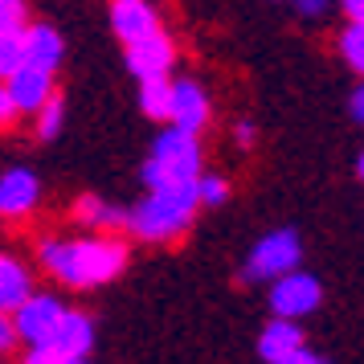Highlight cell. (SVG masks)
Returning a JSON list of instances; mask_svg holds the SVG:
<instances>
[{"label":"cell","instance_id":"12","mask_svg":"<svg viewBox=\"0 0 364 364\" xmlns=\"http://www.w3.org/2000/svg\"><path fill=\"white\" fill-rule=\"evenodd\" d=\"M53 352H62L66 360H86V352L95 348V323L82 311H66L53 331Z\"/></svg>","mask_w":364,"mask_h":364},{"label":"cell","instance_id":"15","mask_svg":"<svg viewBox=\"0 0 364 364\" xmlns=\"http://www.w3.org/2000/svg\"><path fill=\"white\" fill-rule=\"evenodd\" d=\"M29 295H33L29 291V270L17 258L0 254V311H17Z\"/></svg>","mask_w":364,"mask_h":364},{"label":"cell","instance_id":"31","mask_svg":"<svg viewBox=\"0 0 364 364\" xmlns=\"http://www.w3.org/2000/svg\"><path fill=\"white\" fill-rule=\"evenodd\" d=\"M66 364H86V360H66Z\"/></svg>","mask_w":364,"mask_h":364},{"label":"cell","instance_id":"13","mask_svg":"<svg viewBox=\"0 0 364 364\" xmlns=\"http://www.w3.org/2000/svg\"><path fill=\"white\" fill-rule=\"evenodd\" d=\"M62 62V37L53 25H29L25 29V66H37V70H58Z\"/></svg>","mask_w":364,"mask_h":364},{"label":"cell","instance_id":"20","mask_svg":"<svg viewBox=\"0 0 364 364\" xmlns=\"http://www.w3.org/2000/svg\"><path fill=\"white\" fill-rule=\"evenodd\" d=\"M340 50H344L348 66L364 74V21H352V25H348V33L340 37Z\"/></svg>","mask_w":364,"mask_h":364},{"label":"cell","instance_id":"7","mask_svg":"<svg viewBox=\"0 0 364 364\" xmlns=\"http://www.w3.org/2000/svg\"><path fill=\"white\" fill-rule=\"evenodd\" d=\"M176 62V46H172V37L164 29H156V33L139 37L127 46V70H132L139 82H148V78H168V70Z\"/></svg>","mask_w":364,"mask_h":364},{"label":"cell","instance_id":"24","mask_svg":"<svg viewBox=\"0 0 364 364\" xmlns=\"http://www.w3.org/2000/svg\"><path fill=\"white\" fill-rule=\"evenodd\" d=\"M295 9H299V17H323L331 9V0H295Z\"/></svg>","mask_w":364,"mask_h":364},{"label":"cell","instance_id":"8","mask_svg":"<svg viewBox=\"0 0 364 364\" xmlns=\"http://www.w3.org/2000/svg\"><path fill=\"white\" fill-rule=\"evenodd\" d=\"M111 29L123 46H132L160 29V13L151 9V0H111Z\"/></svg>","mask_w":364,"mask_h":364},{"label":"cell","instance_id":"11","mask_svg":"<svg viewBox=\"0 0 364 364\" xmlns=\"http://www.w3.org/2000/svg\"><path fill=\"white\" fill-rule=\"evenodd\" d=\"M4 86H9V95L17 102V111H41V102L53 95V74L37 66H21L17 74L4 78Z\"/></svg>","mask_w":364,"mask_h":364},{"label":"cell","instance_id":"23","mask_svg":"<svg viewBox=\"0 0 364 364\" xmlns=\"http://www.w3.org/2000/svg\"><path fill=\"white\" fill-rule=\"evenodd\" d=\"M17 348V328H13V315L0 311V352H13Z\"/></svg>","mask_w":364,"mask_h":364},{"label":"cell","instance_id":"17","mask_svg":"<svg viewBox=\"0 0 364 364\" xmlns=\"http://www.w3.org/2000/svg\"><path fill=\"white\" fill-rule=\"evenodd\" d=\"M139 107L148 119H168L172 111V82L168 78H148L144 90H139Z\"/></svg>","mask_w":364,"mask_h":364},{"label":"cell","instance_id":"14","mask_svg":"<svg viewBox=\"0 0 364 364\" xmlns=\"http://www.w3.org/2000/svg\"><path fill=\"white\" fill-rule=\"evenodd\" d=\"M295 348H303V331H299L295 319H274L266 323V331L258 336V356L266 364H279L282 356H291Z\"/></svg>","mask_w":364,"mask_h":364},{"label":"cell","instance_id":"18","mask_svg":"<svg viewBox=\"0 0 364 364\" xmlns=\"http://www.w3.org/2000/svg\"><path fill=\"white\" fill-rule=\"evenodd\" d=\"M25 66V29H4L0 33V78L17 74Z\"/></svg>","mask_w":364,"mask_h":364},{"label":"cell","instance_id":"19","mask_svg":"<svg viewBox=\"0 0 364 364\" xmlns=\"http://www.w3.org/2000/svg\"><path fill=\"white\" fill-rule=\"evenodd\" d=\"M37 135L41 139H53V135L62 132V115H66V107H62V99L58 95H50V99L41 102V111H37Z\"/></svg>","mask_w":364,"mask_h":364},{"label":"cell","instance_id":"27","mask_svg":"<svg viewBox=\"0 0 364 364\" xmlns=\"http://www.w3.org/2000/svg\"><path fill=\"white\" fill-rule=\"evenodd\" d=\"M233 139H237V148H250V144H254V123H237Z\"/></svg>","mask_w":364,"mask_h":364},{"label":"cell","instance_id":"26","mask_svg":"<svg viewBox=\"0 0 364 364\" xmlns=\"http://www.w3.org/2000/svg\"><path fill=\"white\" fill-rule=\"evenodd\" d=\"M279 364H328L323 356H315V352H307V348H295L291 356H282Z\"/></svg>","mask_w":364,"mask_h":364},{"label":"cell","instance_id":"28","mask_svg":"<svg viewBox=\"0 0 364 364\" xmlns=\"http://www.w3.org/2000/svg\"><path fill=\"white\" fill-rule=\"evenodd\" d=\"M340 4H344V13L352 21H364V0H340Z\"/></svg>","mask_w":364,"mask_h":364},{"label":"cell","instance_id":"10","mask_svg":"<svg viewBox=\"0 0 364 364\" xmlns=\"http://www.w3.org/2000/svg\"><path fill=\"white\" fill-rule=\"evenodd\" d=\"M168 123L181 127V132L197 135L205 123H209V99L197 82H172V111H168Z\"/></svg>","mask_w":364,"mask_h":364},{"label":"cell","instance_id":"6","mask_svg":"<svg viewBox=\"0 0 364 364\" xmlns=\"http://www.w3.org/2000/svg\"><path fill=\"white\" fill-rule=\"evenodd\" d=\"M62 315H66V307H62L53 295H29L17 311H13L17 340H25V344H33V348H50L53 331H58V323H62Z\"/></svg>","mask_w":364,"mask_h":364},{"label":"cell","instance_id":"9","mask_svg":"<svg viewBox=\"0 0 364 364\" xmlns=\"http://www.w3.org/2000/svg\"><path fill=\"white\" fill-rule=\"evenodd\" d=\"M37 197H41V181H37L29 168H9L0 176V217L33 213Z\"/></svg>","mask_w":364,"mask_h":364},{"label":"cell","instance_id":"1","mask_svg":"<svg viewBox=\"0 0 364 364\" xmlns=\"http://www.w3.org/2000/svg\"><path fill=\"white\" fill-rule=\"evenodd\" d=\"M41 262L66 287H99L127 266V246L115 237H82V242H41Z\"/></svg>","mask_w":364,"mask_h":364},{"label":"cell","instance_id":"2","mask_svg":"<svg viewBox=\"0 0 364 364\" xmlns=\"http://www.w3.org/2000/svg\"><path fill=\"white\" fill-rule=\"evenodd\" d=\"M200 200H197V181L188 184H164V188H151L148 197L127 213V230L144 242H168L193 225Z\"/></svg>","mask_w":364,"mask_h":364},{"label":"cell","instance_id":"16","mask_svg":"<svg viewBox=\"0 0 364 364\" xmlns=\"http://www.w3.org/2000/svg\"><path fill=\"white\" fill-rule=\"evenodd\" d=\"M74 217L86 221V225H95V230H119V225H127V213L119 205H107L102 197H82L74 205Z\"/></svg>","mask_w":364,"mask_h":364},{"label":"cell","instance_id":"5","mask_svg":"<svg viewBox=\"0 0 364 364\" xmlns=\"http://www.w3.org/2000/svg\"><path fill=\"white\" fill-rule=\"evenodd\" d=\"M319 299H323L319 279L303 274L299 266L287 270V274H279L274 287H270V307H274L279 319H303V315H311L315 307H319Z\"/></svg>","mask_w":364,"mask_h":364},{"label":"cell","instance_id":"22","mask_svg":"<svg viewBox=\"0 0 364 364\" xmlns=\"http://www.w3.org/2000/svg\"><path fill=\"white\" fill-rule=\"evenodd\" d=\"M21 111H17V102H13V95H9V86L0 82V132L4 127H13V119H17Z\"/></svg>","mask_w":364,"mask_h":364},{"label":"cell","instance_id":"21","mask_svg":"<svg viewBox=\"0 0 364 364\" xmlns=\"http://www.w3.org/2000/svg\"><path fill=\"white\" fill-rule=\"evenodd\" d=\"M225 197H230L225 176H197V200L200 205H221Z\"/></svg>","mask_w":364,"mask_h":364},{"label":"cell","instance_id":"3","mask_svg":"<svg viewBox=\"0 0 364 364\" xmlns=\"http://www.w3.org/2000/svg\"><path fill=\"white\" fill-rule=\"evenodd\" d=\"M200 176V144L193 132L168 127L156 135L151 156L144 164V184L148 188H164V184H188Z\"/></svg>","mask_w":364,"mask_h":364},{"label":"cell","instance_id":"25","mask_svg":"<svg viewBox=\"0 0 364 364\" xmlns=\"http://www.w3.org/2000/svg\"><path fill=\"white\" fill-rule=\"evenodd\" d=\"M25 364H66V356L53 352V348H33V352L25 356Z\"/></svg>","mask_w":364,"mask_h":364},{"label":"cell","instance_id":"30","mask_svg":"<svg viewBox=\"0 0 364 364\" xmlns=\"http://www.w3.org/2000/svg\"><path fill=\"white\" fill-rule=\"evenodd\" d=\"M356 172H360V181H364V156H360V164H356Z\"/></svg>","mask_w":364,"mask_h":364},{"label":"cell","instance_id":"4","mask_svg":"<svg viewBox=\"0 0 364 364\" xmlns=\"http://www.w3.org/2000/svg\"><path fill=\"white\" fill-rule=\"evenodd\" d=\"M299 254H303V246H299V233L295 230H274V233H266L262 242L250 250L246 270H242V274H246L250 282H274L279 274L295 270Z\"/></svg>","mask_w":364,"mask_h":364},{"label":"cell","instance_id":"29","mask_svg":"<svg viewBox=\"0 0 364 364\" xmlns=\"http://www.w3.org/2000/svg\"><path fill=\"white\" fill-rule=\"evenodd\" d=\"M352 119H356V123H364V86L352 95Z\"/></svg>","mask_w":364,"mask_h":364}]
</instances>
